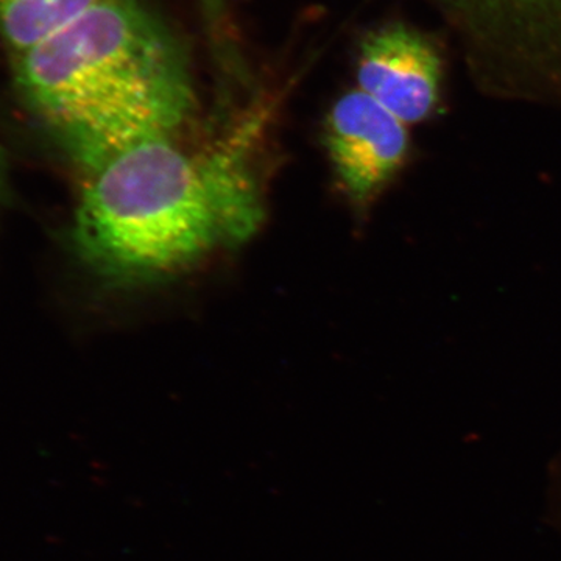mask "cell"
Masks as SVG:
<instances>
[{
  "instance_id": "cell-8",
  "label": "cell",
  "mask_w": 561,
  "mask_h": 561,
  "mask_svg": "<svg viewBox=\"0 0 561 561\" xmlns=\"http://www.w3.org/2000/svg\"><path fill=\"white\" fill-rule=\"evenodd\" d=\"M214 3H216V0H213V5H214Z\"/></svg>"
},
{
  "instance_id": "cell-3",
  "label": "cell",
  "mask_w": 561,
  "mask_h": 561,
  "mask_svg": "<svg viewBox=\"0 0 561 561\" xmlns=\"http://www.w3.org/2000/svg\"><path fill=\"white\" fill-rule=\"evenodd\" d=\"M324 138L339 184L360 214L371 209L411 158L409 125L362 90L346 92L332 105Z\"/></svg>"
},
{
  "instance_id": "cell-4",
  "label": "cell",
  "mask_w": 561,
  "mask_h": 561,
  "mask_svg": "<svg viewBox=\"0 0 561 561\" xmlns=\"http://www.w3.org/2000/svg\"><path fill=\"white\" fill-rule=\"evenodd\" d=\"M442 77L437 51L404 25L383 27L362 44L359 90L404 124H421L434 116L442 102Z\"/></svg>"
},
{
  "instance_id": "cell-5",
  "label": "cell",
  "mask_w": 561,
  "mask_h": 561,
  "mask_svg": "<svg viewBox=\"0 0 561 561\" xmlns=\"http://www.w3.org/2000/svg\"><path fill=\"white\" fill-rule=\"evenodd\" d=\"M99 0H0V39L14 55L31 49Z\"/></svg>"
},
{
  "instance_id": "cell-1",
  "label": "cell",
  "mask_w": 561,
  "mask_h": 561,
  "mask_svg": "<svg viewBox=\"0 0 561 561\" xmlns=\"http://www.w3.org/2000/svg\"><path fill=\"white\" fill-rule=\"evenodd\" d=\"M14 79L88 172L142 140L171 138L194 108L183 50L138 0H99L14 55Z\"/></svg>"
},
{
  "instance_id": "cell-2",
  "label": "cell",
  "mask_w": 561,
  "mask_h": 561,
  "mask_svg": "<svg viewBox=\"0 0 561 561\" xmlns=\"http://www.w3.org/2000/svg\"><path fill=\"white\" fill-rule=\"evenodd\" d=\"M260 219L238 158L195 157L171 138H151L88 172L73 239L103 278L151 283L249 238Z\"/></svg>"
},
{
  "instance_id": "cell-6",
  "label": "cell",
  "mask_w": 561,
  "mask_h": 561,
  "mask_svg": "<svg viewBox=\"0 0 561 561\" xmlns=\"http://www.w3.org/2000/svg\"><path fill=\"white\" fill-rule=\"evenodd\" d=\"M500 2H513V3H524V5H527V3H537V5H540V3L551 2V0H500Z\"/></svg>"
},
{
  "instance_id": "cell-7",
  "label": "cell",
  "mask_w": 561,
  "mask_h": 561,
  "mask_svg": "<svg viewBox=\"0 0 561 561\" xmlns=\"http://www.w3.org/2000/svg\"><path fill=\"white\" fill-rule=\"evenodd\" d=\"M0 186H2V171H0Z\"/></svg>"
}]
</instances>
